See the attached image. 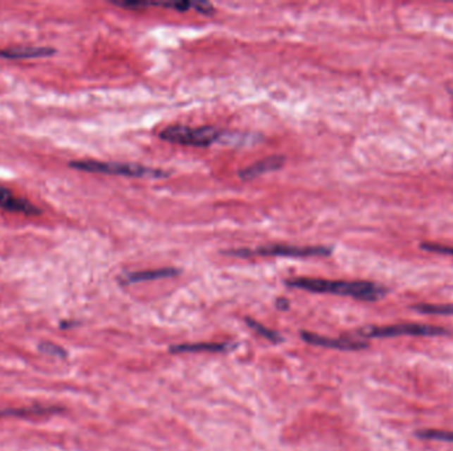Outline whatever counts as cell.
Returning <instances> with one entry per match:
<instances>
[{
    "label": "cell",
    "mask_w": 453,
    "mask_h": 451,
    "mask_svg": "<svg viewBox=\"0 0 453 451\" xmlns=\"http://www.w3.org/2000/svg\"><path fill=\"white\" fill-rule=\"evenodd\" d=\"M287 285L294 288L306 290L310 293L334 294L350 297L365 302H376L387 294L386 287L366 281H330L320 278H293L287 281Z\"/></svg>",
    "instance_id": "1"
},
{
    "label": "cell",
    "mask_w": 453,
    "mask_h": 451,
    "mask_svg": "<svg viewBox=\"0 0 453 451\" xmlns=\"http://www.w3.org/2000/svg\"><path fill=\"white\" fill-rule=\"evenodd\" d=\"M69 167L89 172V174H102L114 177H165L168 172L161 168H151L137 163H118V162H97V160H75L70 162Z\"/></svg>",
    "instance_id": "2"
},
{
    "label": "cell",
    "mask_w": 453,
    "mask_h": 451,
    "mask_svg": "<svg viewBox=\"0 0 453 451\" xmlns=\"http://www.w3.org/2000/svg\"><path fill=\"white\" fill-rule=\"evenodd\" d=\"M225 255L236 258L251 257H289V258H309L332 255L330 246H297V245H269L257 249H235L224 252Z\"/></svg>",
    "instance_id": "3"
},
{
    "label": "cell",
    "mask_w": 453,
    "mask_h": 451,
    "mask_svg": "<svg viewBox=\"0 0 453 451\" xmlns=\"http://www.w3.org/2000/svg\"><path fill=\"white\" fill-rule=\"evenodd\" d=\"M223 132L212 126L190 127V126H168L159 132V138L165 142L190 147H209L216 144Z\"/></svg>",
    "instance_id": "4"
},
{
    "label": "cell",
    "mask_w": 453,
    "mask_h": 451,
    "mask_svg": "<svg viewBox=\"0 0 453 451\" xmlns=\"http://www.w3.org/2000/svg\"><path fill=\"white\" fill-rule=\"evenodd\" d=\"M362 338H399V336H444L449 335V331L435 327V326H426V324H395L387 327H367L358 332Z\"/></svg>",
    "instance_id": "5"
},
{
    "label": "cell",
    "mask_w": 453,
    "mask_h": 451,
    "mask_svg": "<svg viewBox=\"0 0 453 451\" xmlns=\"http://www.w3.org/2000/svg\"><path fill=\"white\" fill-rule=\"evenodd\" d=\"M0 208L12 213L25 215V216H40L43 213L42 210H39L28 200L15 196L8 188L1 187V186H0Z\"/></svg>",
    "instance_id": "6"
},
{
    "label": "cell",
    "mask_w": 453,
    "mask_h": 451,
    "mask_svg": "<svg viewBox=\"0 0 453 451\" xmlns=\"http://www.w3.org/2000/svg\"><path fill=\"white\" fill-rule=\"evenodd\" d=\"M302 339L313 345L333 348V350H341V351H358V350H364L367 347V343L365 341H352V339H330V338H323V336H320L317 334H311V332H302Z\"/></svg>",
    "instance_id": "7"
},
{
    "label": "cell",
    "mask_w": 453,
    "mask_h": 451,
    "mask_svg": "<svg viewBox=\"0 0 453 451\" xmlns=\"http://www.w3.org/2000/svg\"><path fill=\"white\" fill-rule=\"evenodd\" d=\"M285 165V158L284 156H269L260 162H256L252 165L247 167L239 172V177H242L243 180H254L256 177H263L269 172H275L278 171L280 168H283Z\"/></svg>",
    "instance_id": "8"
},
{
    "label": "cell",
    "mask_w": 453,
    "mask_h": 451,
    "mask_svg": "<svg viewBox=\"0 0 453 451\" xmlns=\"http://www.w3.org/2000/svg\"><path fill=\"white\" fill-rule=\"evenodd\" d=\"M55 53V48H51V46H12V48L0 49V58L3 60L40 58V57H51Z\"/></svg>",
    "instance_id": "9"
},
{
    "label": "cell",
    "mask_w": 453,
    "mask_h": 451,
    "mask_svg": "<svg viewBox=\"0 0 453 451\" xmlns=\"http://www.w3.org/2000/svg\"><path fill=\"white\" fill-rule=\"evenodd\" d=\"M178 273H179V270L173 269V267L144 270V272H135V273L122 275L120 282L122 285H133V284H141V282L155 281V279H162V278H171V277H175Z\"/></svg>",
    "instance_id": "10"
},
{
    "label": "cell",
    "mask_w": 453,
    "mask_h": 451,
    "mask_svg": "<svg viewBox=\"0 0 453 451\" xmlns=\"http://www.w3.org/2000/svg\"><path fill=\"white\" fill-rule=\"evenodd\" d=\"M228 345L225 343H197V344H179L171 348V352H221Z\"/></svg>",
    "instance_id": "11"
},
{
    "label": "cell",
    "mask_w": 453,
    "mask_h": 451,
    "mask_svg": "<svg viewBox=\"0 0 453 451\" xmlns=\"http://www.w3.org/2000/svg\"><path fill=\"white\" fill-rule=\"evenodd\" d=\"M416 436L421 440H439V442H449L453 443V431H442V430H420Z\"/></svg>",
    "instance_id": "12"
},
{
    "label": "cell",
    "mask_w": 453,
    "mask_h": 451,
    "mask_svg": "<svg viewBox=\"0 0 453 451\" xmlns=\"http://www.w3.org/2000/svg\"><path fill=\"white\" fill-rule=\"evenodd\" d=\"M414 308L427 315H453V305H418Z\"/></svg>",
    "instance_id": "13"
},
{
    "label": "cell",
    "mask_w": 453,
    "mask_h": 451,
    "mask_svg": "<svg viewBox=\"0 0 453 451\" xmlns=\"http://www.w3.org/2000/svg\"><path fill=\"white\" fill-rule=\"evenodd\" d=\"M247 324H248L252 330L256 331L257 334H260L261 336H264V338L269 339L271 341H273V343L281 341V336H280L277 332L266 329L263 324H260V323H257V322H254V320L247 319Z\"/></svg>",
    "instance_id": "14"
},
{
    "label": "cell",
    "mask_w": 453,
    "mask_h": 451,
    "mask_svg": "<svg viewBox=\"0 0 453 451\" xmlns=\"http://www.w3.org/2000/svg\"><path fill=\"white\" fill-rule=\"evenodd\" d=\"M420 248L423 250L432 252V253L447 254V255H453V246H447L442 243H432V242H421Z\"/></svg>",
    "instance_id": "15"
},
{
    "label": "cell",
    "mask_w": 453,
    "mask_h": 451,
    "mask_svg": "<svg viewBox=\"0 0 453 451\" xmlns=\"http://www.w3.org/2000/svg\"><path fill=\"white\" fill-rule=\"evenodd\" d=\"M39 350L42 352L45 353V355H49V356H55V357H66L67 356V352L57 344H54V343H42Z\"/></svg>",
    "instance_id": "16"
},
{
    "label": "cell",
    "mask_w": 453,
    "mask_h": 451,
    "mask_svg": "<svg viewBox=\"0 0 453 451\" xmlns=\"http://www.w3.org/2000/svg\"><path fill=\"white\" fill-rule=\"evenodd\" d=\"M194 10L199 12L201 15H207V16L215 13V8L212 7L211 3H207V1H195L194 3Z\"/></svg>",
    "instance_id": "17"
},
{
    "label": "cell",
    "mask_w": 453,
    "mask_h": 451,
    "mask_svg": "<svg viewBox=\"0 0 453 451\" xmlns=\"http://www.w3.org/2000/svg\"><path fill=\"white\" fill-rule=\"evenodd\" d=\"M451 93H452V94H453V90H452V91H451Z\"/></svg>",
    "instance_id": "18"
}]
</instances>
